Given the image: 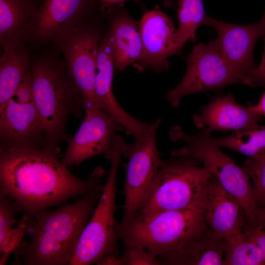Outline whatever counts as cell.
Here are the masks:
<instances>
[{"label":"cell","instance_id":"cell-27","mask_svg":"<svg viewBox=\"0 0 265 265\" xmlns=\"http://www.w3.org/2000/svg\"><path fill=\"white\" fill-rule=\"evenodd\" d=\"M242 168L252 181L257 207H265V154L248 158Z\"/></svg>","mask_w":265,"mask_h":265},{"label":"cell","instance_id":"cell-7","mask_svg":"<svg viewBox=\"0 0 265 265\" xmlns=\"http://www.w3.org/2000/svg\"><path fill=\"white\" fill-rule=\"evenodd\" d=\"M123 139L115 136L108 176L101 197L80 237L69 265L97 263L108 254L119 255L118 234L114 214L116 208V182L118 166L122 156Z\"/></svg>","mask_w":265,"mask_h":265},{"label":"cell","instance_id":"cell-17","mask_svg":"<svg viewBox=\"0 0 265 265\" xmlns=\"http://www.w3.org/2000/svg\"><path fill=\"white\" fill-rule=\"evenodd\" d=\"M114 64L109 39L106 33L102 39L97 57L95 94L97 106L109 113L123 130L135 139L143 138L152 123H145L127 113L115 99L112 91Z\"/></svg>","mask_w":265,"mask_h":265},{"label":"cell","instance_id":"cell-10","mask_svg":"<svg viewBox=\"0 0 265 265\" xmlns=\"http://www.w3.org/2000/svg\"><path fill=\"white\" fill-rule=\"evenodd\" d=\"M102 16L64 31L52 40L64 58L68 75L79 90L84 106L97 105V57L100 42L105 34L96 22Z\"/></svg>","mask_w":265,"mask_h":265},{"label":"cell","instance_id":"cell-35","mask_svg":"<svg viewBox=\"0 0 265 265\" xmlns=\"http://www.w3.org/2000/svg\"><path fill=\"white\" fill-rule=\"evenodd\" d=\"M179 0H164V6L168 8L175 9Z\"/></svg>","mask_w":265,"mask_h":265},{"label":"cell","instance_id":"cell-20","mask_svg":"<svg viewBox=\"0 0 265 265\" xmlns=\"http://www.w3.org/2000/svg\"><path fill=\"white\" fill-rule=\"evenodd\" d=\"M41 0H0V44L3 51L25 47Z\"/></svg>","mask_w":265,"mask_h":265},{"label":"cell","instance_id":"cell-30","mask_svg":"<svg viewBox=\"0 0 265 265\" xmlns=\"http://www.w3.org/2000/svg\"><path fill=\"white\" fill-rule=\"evenodd\" d=\"M265 48L261 61L259 65L254 70L252 78L255 85L256 84L265 85V33L264 36Z\"/></svg>","mask_w":265,"mask_h":265},{"label":"cell","instance_id":"cell-23","mask_svg":"<svg viewBox=\"0 0 265 265\" xmlns=\"http://www.w3.org/2000/svg\"><path fill=\"white\" fill-rule=\"evenodd\" d=\"M29 65L26 47L3 51L0 59V106L12 97Z\"/></svg>","mask_w":265,"mask_h":265},{"label":"cell","instance_id":"cell-33","mask_svg":"<svg viewBox=\"0 0 265 265\" xmlns=\"http://www.w3.org/2000/svg\"><path fill=\"white\" fill-rule=\"evenodd\" d=\"M250 106L261 116L265 117V92L259 102L256 105Z\"/></svg>","mask_w":265,"mask_h":265},{"label":"cell","instance_id":"cell-25","mask_svg":"<svg viewBox=\"0 0 265 265\" xmlns=\"http://www.w3.org/2000/svg\"><path fill=\"white\" fill-rule=\"evenodd\" d=\"M218 147L230 149L254 158L265 154V125L234 132L219 138H213Z\"/></svg>","mask_w":265,"mask_h":265},{"label":"cell","instance_id":"cell-22","mask_svg":"<svg viewBox=\"0 0 265 265\" xmlns=\"http://www.w3.org/2000/svg\"><path fill=\"white\" fill-rule=\"evenodd\" d=\"M19 211L15 203L0 192V253L4 261H7L22 238L29 230L30 219L24 216L17 226L16 214Z\"/></svg>","mask_w":265,"mask_h":265},{"label":"cell","instance_id":"cell-9","mask_svg":"<svg viewBox=\"0 0 265 265\" xmlns=\"http://www.w3.org/2000/svg\"><path fill=\"white\" fill-rule=\"evenodd\" d=\"M161 119L158 118L141 139L132 144L124 141L122 156L128 159L126 164V179L124 186V214L117 228L124 230L133 220L135 214L148 197L155 182L162 159L157 146V132Z\"/></svg>","mask_w":265,"mask_h":265},{"label":"cell","instance_id":"cell-8","mask_svg":"<svg viewBox=\"0 0 265 265\" xmlns=\"http://www.w3.org/2000/svg\"><path fill=\"white\" fill-rule=\"evenodd\" d=\"M186 73L180 83L166 94V99L177 107L186 96L216 90L234 84L255 85L253 79L241 73L226 60L217 39L195 46L187 59Z\"/></svg>","mask_w":265,"mask_h":265},{"label":"cell","instance_id":"cell-28","mask_svg":"<svg viewBox=\"0 0 265 265\" xmlns=\"http://www.w3.org/2000/svg\"><path fill=\"white\" fill-rule=\"evenodd\" d=\"M123 256L125 265H161L157 256L139 246L125 247V253Z\"/></svg>","mask_w":265,"mask_h":265},{"label":"cell","instance_id":"cell-13","mask_svg":"<svg viewBox=\"0 0 265 265\" xmlns=\"http://www.w3.org/2000/svg\"><path fill=\"white\" fill-rule=\"evenodd\" d=\"M84 109V117L78 132L67 140L68 146L61 160L67 166L79 165L102 154L110 159L115 132L123 130L109 113L97 105H85Z\"/></svg>","mask_w":265,"mask_h":265},{"label":"cell","instance_id":"cell-24","mask_svg":"<svg viewBox=\"0 0 265 265\" xmlns=\"http://www.w3.org/2000/svg\"><path fill=\"white\" fill-rule=\"evenodd\" d=\"M178 26L176 35L175 54L188 40L194 42L197 28L204 24L206 15L202 0H179L176 6Z\"/></svg>","mask_w":265,"mask_h":265},{"label":"cell","instance_id":"cell-14","mask_svg":"<svg viewBox=\"0 0 265 265\" xmlns=\"http://www.w3.org/2000/svg\"><path fill=\"white\" fill-rule=\"evenodd\" d=\"M142 53L133 64L138 71H167L168 58L175 54L176 35L170 18L158 9L146 11L139 21Z\"/></svg>","mask_w":265,"mask_h":265},{"label":"cell","instance_id":"cell-12","mask_svg":"<svg viewBox=\"0 0 265 265\" xmlns=\"http://www.w3.org/2000/svg\"><path fill=\"white\" fill-rule=\"evenodd\" d=\"M99 0H41L33 16L31 38L46 43L103 14Z\"/></svg>","mask_w":265,"mask_h":265},{"label":"cell","instance_id":"cell-2","mask_svg":"<svg viewBox=\"0 0 265 265\" xmlns=\"http://www.w3.org/2000/svg\"><path fill=\"white\" fill-rule=\"evenodd\" d=\"M103 191L88 192L73 203L31 217L29 242L22 240L13 252L15 263L65 265L73 257L82 232Z\"/></svg>","mask_w":265,"mask_h":265},{"label":"cell","instance_id":"cell-18","mask_svg":"<svg viewBox=\"0 0 265 265\" xmlns=\"http://www.w3.org/2000/svg\"><path fill=\"white\" fill-rule=\"evenodd\" d=\"M107 35L112 47L114 67L119 72L140 58L142 43L139 22L132 18L121 5L106 7Z\"/></svg>","mask_w":265,"mask_h":265},{"label":"cell","instance_id":"cell-11","mask_svg":"<svg viewBox=\"0 0 265 265\" xmlns=\"http://www.w3.org/2000/svg\"><path fill=\"white\" fill-rule=\"evenodd\" d=\"M0 147L45 146V127L35 106L30 66L12 97L0 106Z\"/></svg>","mask_w":265,"mask_h":265},{"label":"cell","instance_id":"cell-15","mask_svg":"<svg viewBox=\"0 0 265 265\" xmlns=\"http://www.w3.org/2000/svg\"><path fill=\"white\" fill-rule=\"evenodd\" d=\"M205 25L216 31L219 49L230 64L253 79V71L257 66L253 58V48L257 40L265 33V9L260 20L252 24L226 23L207 16Z\"/></svg>","mask_w":265,"mask_h":265},{"label":"cell","instance_id":"cell-6","mask_svg":"<svg viewBox=\"0 0 265 265\" xmlns=\"http://www.w3.org/2000/svg\"><path fill=\"white\" fill-rule=\"evenodd\" d=\"M209 228L199 209L167 211L134 218L124 230L115 226L124 247H141L157 257L180 249Z\"/></svg>","mask_w":265,"mask_h":265},{"label":"cell","instance_id":"cell-19","mask_svg":"<svg viewBox=\"0 0 265 265\" xmlns=\"http://www.w3.org/2000/svg\"><path fill=\"white\" fill-rule=\"evenodd\" d=\"M261 116L251 106H243L231 95L218 97L204 106L193 116L195 125L199 129L234 132L255 128Z\"/></svg>","mask_w":265,"mask_h":265},{"label":"cell","instance_id":"cell-26","mask_svg":"<svg viewBox=\"0 0 265 265\" xmlns=\"http://www.w3.org/2000/svg\"><path fill=\"white\" fill-rule=\"evenodd\" d=\"M226 240L223 265H265L260 248L243 232Z\"/></svg>","mask_w":265,"mask_h":265},{"label":"cell","instance_id":"cell-21","mask_svg":"<svg viewBox=\"0 0 265 265\" xmlns=\"http://www.w3.org/2000/svg\"><path fill=\"white\" fill-rule=\"evenodd\" d=\"M226 246V238L209 228L180 249L158 257L161 265H221L224 263Z\"/></svg>","mask_w":265,"mask_h":265},{"label":"cell","instance_id":"cell-34","mask_svg":"<svg viewBox=\"0 0 265 265\" xmlns=\"http://www.w3.org/2000/svg\"><path fill=\"white\" fill-rule=\"evenodd\" d=\"M127 0H134L137 2L140 1V0H99L102 5L105 8L116 5H121Z\"/></svg>","mask_w":265,"mask_h":265},{"label":"cell","instance_id":"cell-31","mask_svg":"<svg viewBox=\"0 0 265 265\" xmlns=\"http://www.w3.org/2000/svg\"><path fill=\"white\" fill-rule=\"evenodd\" d=\"M98 265H125L123 256L108 254L104 256L96 264Z\"/></svg>","mask_w":265,"mask_h":265},{"label":"cell","instance_id":"cell-4","mask_svg":"<svg viewBox=\"0 0 265 265\" xmlns=\"http://www.w3.org/2000/svg\"><path fill=\"white\" fill-rule=\"evenodd\" d=\"M212 131L207 128L195 134L186 133L179 126L169 132L170 139L187 145L171 153L174 157L198 159L217 179L221 186L242 205L246 214V225L256 227V205L249 177L229 156L223 153L213 141Z\"/></svg>","mask_w":265,"mask_h":265},{"label":"cell","instance_id":"cell-32","mask_svg":"<svg viewBox=\"0 0 265 265\" xmlns=\"http://www.w3.org/2000/svg\"><path fill=\"white\" fill-rule=\"evenodd\" d=\"M256 219V227L265 230V207L257 209Z\"/></svg>","mask_w":265,"mask_h":265},{"label":"cell","instance_id":"cell-16","mask_svg":"<svg viewBox=\"0 0 265 265\" xmlns=\"http://www.w3.org/2000/svg\"><path fill=\"white\" fill-rule=\"evenodd\" d=\"M201 206L204 220L215 234L228 239L243 232L246 217L242 205L212 173L204 186Z\"/></svg>","mask_w":265,"mask_h":265},{"label":"cell","instance_id":"cell-1","mask_svg":"<svg viewBox=\"0 0 265 265\" xmlns=\"http://www.w3.org/2000/svg\"><path fill=\"white\" fill-rule=\"evenodd\" d=\"M57 152L44 147H0V192L24 216L31 217L75 197L103 190L104 168L97 167L86 179L80 178L58 159Z\"/></svg>","mask_w":265,"mask_h":265},{"label":"cell","instance_id":"cell-29","mask_svg":"<svg viewBox=\"0 0 265 265\" xmlns=\"http://www.w3.org/2000/svg\"><path fill=\"white\" fill-rule=\"evenodd\" d=\"M243 232L253 240L260 248L263 254L265 264V230L257 227L245 225Z\"/></svg>","mask_w":265,"mask_h":265},{"label":"cell","instance_id":"cell-5","mask_svg":"<svg viewBox=\"0 0 265 265\" xmlns=\"http://www.w3.org/2000/svg\"><path fill=\"white\" fill-rule=\"evenodd\" d=\"M173 157L162 160L153 188L134 219L167 211L202 209V190L211 172L199 167L198 159Z\"/></svg>","mask_w":265,"mask_h":265},{"label":"cell","instance_id":"cell-3","mask_svg":"<svg viewBox=\"0 0 265 265\" xmlns=\"http://www.w3.org/2000/svg\"><path fill=\"white\" fill-rule=\"evenodd\" d=\"M30 65L34 101L45 127L44 147L57 150L59 142L69 138L66 133L69 117H80L84 102L59 56L44 54Z\"/></svg>","mask_w":265,"mask_h":265}]
</instances>
